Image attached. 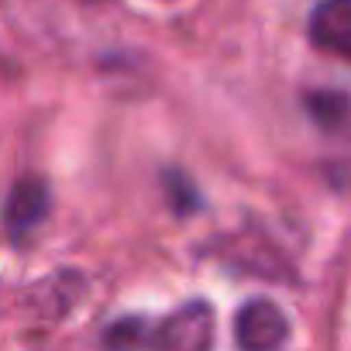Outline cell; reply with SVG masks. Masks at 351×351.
<instances>
[{"mask_svg":"<svg viewBox=\"0 0 351 351\" xmlns=\"http://www.w3.org/2000/svg\"><path fill=\"white\" fill-rule=\"evenodd\" d=\"M152 351H214V306L193 300L172 310L152 334Z\"/></svg>","mask_w":351,"mask_h":351,"instance_id":"1","label":"cell"},{"mask_svg":"<svg viewBox=\"0 0 351 351\" xmlns=\"http://www.w3.org/2000/svg\"><path fill=\"white\" fill-rule=\"evenodd\" d=\"M238 351H282L289 341V320L272 300H248L234 317Z\"/></svg>","mask_w":351,"mask_h":351,"instance_id":"2","label":"cell"},{"mask_svg":"<svg viewBox=\"0 0 351 351\" xmlns=\"http://www.w3.org/2000/svg\"><path fill=\"white\" fill-rule=\"evenodd\" d=\"M49 204H52V197H49L45 180H38V176H25V180H18V186L11 190L8 210H4V221H8L11 238L21 241L25 234H32L45 221Z\"/></svg>","mask_w":351,"mask_h":351,"instance_id":"3","label":"cell"},{"mask_svg":"<svg viewBox=\"0 0 351 351\" xmlns=\"http://www.w3.org/2000/svg\"><path fill=\"white\" fill-rule=\"evenodd\" d=\"M310 42L341 59L351 56V0H320L310 14Z\"/></svg>","mask_w":351,"mask_h":351,"instance_id":"4","label":"cell"},{"mask_svg":"<svg viewBox=\"0 0 351 351\" xmlns=\"http://www.w3.org/2000/svg\"><path fill=\"white\" fill-rule=\"evenodd\" d=\"M306 110L324 131H337L348 117V97L341 90H317L306 97Z\"/></svg>","mask_w":351,"mask_h":351,"instance_id":"5","label":"cell"},{"mask_svg":"<svg viewBox=\"0 0 351 351\" xmlns=\"http://www.w3.org/2000/svg\"><path fill=\"white\" fill-rule=\"evenodd\" d=\"M104 344H107L110 351H138V348L145 344V327H141V320H138V317H134V320H117V324L107 330Z\"/></svg>","mask_w":351,"mask_h":351,"instance_id":"6","label":"cell"},{"mask_svg":"<svg viewBox=\"0 0 351 351\" xmlns=\"http://www.w3.org/2000/svg\"><path fill=\"white\" fill-rule=\"evenodd\" d=\"M86 4H93V0H86Z\"/></svg>","mask_w":351,"mask_h":351,"instance_id":"7","label":"cell"}]
</instances>
